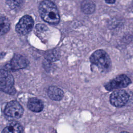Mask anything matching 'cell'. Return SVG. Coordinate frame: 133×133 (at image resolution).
<instances>
[{"mask_svg":"<svg viewBox=\"0 0 133 133\" xmlns=\"http://www.w3.org/2000/svg\"><path fill=\"white\" fill-rule=\"evenodd\" d=\"M59 52L55 49L47 51L45 55V58L48 61H56L59 59Z\"/></svg>","mask_w":133,"mask_h":133,"instance_id":"14","label":"cell"},{"mask_svg":"<svg viewBox=\"0 0 133 133\" xmlns=\"http://www.w3.org/2000/svg\"><path fill=\"white\" fill-rule=\"evenodd\" d=\"M1 90L9 95L16 93L14 87V79L12 75L6 70L2 69L0 76Z\"/></svg>","mask_w":133,"mask_h":133,"instance_id":"3","label":"cell"},{"mask_svg":"<svg viewBox=\"0 0 133 133\" xmlns=\"http://www.w3.org/2000/svg\"><path fill=\"white\" fill-rule=\"evenodd\" d=\"M81 9L86 14H90L95 10V5L91 1L85 0L81 3Z\"/></svg>","mask_w":133,"mask_h":133,"instance_id":"12","label":"cell"},{"mask_svg":"<svg viewBox=\"0 0 133 133\" xmlns=\"http://www.w3.org/2000/svg\"><path fill=\"white\" fill-rule=\"evenodd\" d=\"M28 108L33 112H40L43 109L44 104L40 99L37 98H31L28 100Z\"/></svg>","mask_w":133,"mask_h":133,"instance_id":"9","label":"cell"},{"mask_svg":"<svg viewBox=\"0 0 133 133\" xmlns=\"http://www.w3.org/2000/svg\"><path fill=\"white\" fill-rule=\"evenodd\" d=\"M2 133H23V128L18 122L12 121L3 129Z\"/></svg>","mask_w":133,"mask_h":133,"instance_id":"11","label":"cell"},{"mask_svg":"<svg viewBox=\"0 0 133 133\" xmlns=\"http://www.w3.org/2000/svg\"><path fill=\"white\" fill-rule=\"evenodd\" d=\"M24 0H6L8 6L11 9H16L21 6Z\"/></svg>","mask_w":133,"mask_h":133,"instance_id":"15","label":"cell"},{"mask_svg":"<svg viewBox=\"0 0 133 133\" xmlns=\"http://www.w3.org/2000/svg\"><path fill=\"white\" fill-rule=\"evenodd\" d=\"M0 22L1 35H3L9 31L10 29V22L6 16L1 15L0 18Z\"/></svg>","mask_w":133,"mask_h":133,"instance_id":"13","label":"cell"},{"mask_svg":"<svg viewBox=\"0 0 133 133\" xmlns=\"http://www.w3.org/2000/svg\"><path fill=\"white\" fill-rule=\"evenodd\" d=\"M34 21L29 15L23 16L16 25V32L21 35H26L32 30Z\"/></svg>","mask_w":133,"mask_h":133,"instance_id":"6","label":"cell"},{"mask_svg":"<svg viewBox=\"0 0 133 133\" xmlns=\"http://www.w3.org/2000/svg\"><path fill=\"white\" fill-rule=\"evenodd\" d=\"M36 29L39 32H44L47 30V26L43 24H38L36 25Z\"/></svg>","mask_w":133,"mask_h":133,"instance_id":"16","label":"cell"},{"mask_svg":"<svg viewBox=\"0 0 133 133\" xmlns=\"http://www.w3.org/2000/svg\"><path fill=\"white\" fill-rule=\"evenodd\" d=\"M129 99V96L124 90H118L113 92L110 97L111 103L116 107H122L125 105Z\"/></svg>","mask_w":133,"mask_h":133,"instance_id":"7","label":"cell"},{"mask_svg":"<svg viewBox=\"0 0 133 133\" xmlns=\"http://www.w3.org/2000/svg\"><path fill=\"white\" fill-rule=\"evenodd\" d=\"M47 94L51 99L55 101L61 100L64 96L63 91L60 88L54 86L48 88Z\"/></svg>","mask_w":133,"mask_h":133,"instance_id":"10","label":"cell"},{"mask_svg":"<svg viewBox=\"0 0 133 133\" xmlns=\"http://www.w3.org/2000/svg\"><path fill=\"white\" fill-rule=\"evenodd\" d=\"M106 3L108 4H113L115 3L116 0H104Z\"/></svg>","mask_w":133,"mask_h":133,"instance_id":"17","label":"cell"},{"mask_svg":"<svg viewBox=\"0 0 133 133\" xmlns=\"http://www.w3.org/2000/svg\"><path fill=\"white\" fill-rule=\"evenodd\" d=\"M28 64L27 59L21 55H16L10 61L9 66L11 70H17L25 68Z\"/></svg>","mask_w":133,"mask_h":133,"instance_id":"8","label":"cell"},{"mask_svg":"<svg viewBox=\"0 0 133 133\" xmlns=\"http://www.w3.org/2000/svg\"><path fill=\"white\" fill-rule=\"evenodd\" d=\"M23 112L24 109L22 106L16 100L8 102L4 110L6 115L15 119L20 118L22 116Z\"/></svg>","mask_w":133,"mask_h":133,"instance_id":"4","label":"cell"},{"mask_svg":"<svg viewBox=\"0 0 133 133\" xmlns=\"http://www.w3.org/2000/svg\"><path fill=\"white\" fill-rule=\"evenodd\" d=\"M131 83L130 78L125 74H121L110 81L104 86L107 90H113L117 89L124 88Z\"/></svg>","mask_w":133,"mask_h":133,"instance_id":"5","label":"cell"},{"mask_svg":"<svg viewBox=\"0 0 133 133\" xmlns=\"http://www.w3.org/2000/svg\"><path fill=\"white\" fill-rule=\"evenodd\" d=\"M120 133H129V132H127V131H122V132H121Z\"/></svg>","mask_w":133,"mask_h":133,"instance_id":"18","label":"cell"},{"mask_svg":"<svg viewBox=\"0 0 133 133\" xmlns=\"http://www.w3.org/2000/svg\"><path fill=\"white\" fill-rule=\"evenodd\" d=\"M90 60L92 64L102 72L108 71L111 69V59L103 50L99 49L94 52L90 57Z\"/></svg>","mask_w":133,"mask_h":133,"instance_id":"2","label":"cell"},{"mask_svg":"<svg viewBox=\"0 0 133 133\" xmlns=\"http://www.w3.org/2000/svg\"><path fill=\"white\" fill-rule=\"evenodd\" d=\"M39 12L41 18L45 22L57 24L60 21V16L56 5L51 1H42L38 7Z\"/></svg>","mask_w":133,"mask_h":133,"instance_id":"1","label":"cell"}]
</instances>
